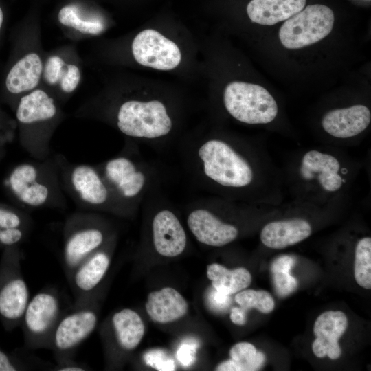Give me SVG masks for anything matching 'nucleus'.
Returning a JSON list of instances; mask_svg holds the SVG:
<instances>
[{
	"label": "nucleus",
	"instance_id": "nucleus-1",
	"mask_svg": "<svg viewBox=\"0 0 371 371\" xmlns=\"http://www.w3.org/2000/svg\"><path fill=\"white\" fill-rule=\"evenodd\" d=\"M58 111L54 98L41 89L23 95L16 104L20 142L36 159H44L49 154L47 127L58 116Z\"/></svg>",
	"mask_w": 371,
	"mask_h": 371
},
{
	"label": "nucleus",
	"instance_id": "nucleus-2",
	"mask_svg": "<svg viewBox=\"0 0 371 371\" xmlns=\"http://www.w3.org/2000/svg\"><path fill=\"white\" fill-rule=\"evenodd\" d=\"M54 171L37 163L14 166L3 181L9 196L25 208H41L52 205L58 196V183Z\"/></svg>",
	"mask_w": 371,
	"mask_h": 371
},
{
	"label": "nucleus",
	"instance_id": "nucleus-3",
	"mask_svg": "<svg viewBox=\"0 0 371 371\" xmlns=\"http://www.w3.org/2000/svg\"><path fill=\"white\" fill-rule=\"evenodd\" d=\"M19 246L3 249L0 259V321L7 332L21 325L30 299L22 273Z\"/></svg>",
	"mask_w": 371,
	"mask_h": 371
},
{
	"label": "nucleus",
	"instance_id": "nucleus-4",
	"mask_svg": "<svg viewBox=\"0 0 371 371\" xmlns=\"http://www.w3.org/2000/svg\"><path fill=\"white\" fill-rule=\"evenodd\" d=\"M205 175L214 182L228 188H243L251 183L254 171L249 163L229 144L210 139L198 150Z\"/></svg>",
	"mask_w": 371,
	"mask_h": 371
},
{
	"label": "nucleus",
	"instance_id": "nucleus-5",
	"mask_svg": "<svg viewBox=\"0 0 371 371\" xmlns=\"http://www.w3.org/2000/svg\"><path fill=\"white\" fill-rule=\"evenodd\" d=\"M65 310L58 291L46 287L30 299L21 325L25 348H49L52 334Z\"/></svg>",
	"mask_w": 371,
	"mask_h": 371
},
{
	"label": "nucleus",
	"instance_id": "nucleus-6",
	"mask_svg": "<svg viewBox=\"0 0 371 371\" xmlns=\"http://www.w3.org/2000/svg\"><path fill=\"white\" fill-rule=\"evenodd\" d=\"M95 297L64 311L49 344L56 361L74 358L78 347L95 329L98 312Z\"/></svg>",
	"mask_w": 371,
	"mask_h": 371
},
{
	"label": "nucleus",
	"instance_id": "nucleus-7",
	"mask_svg": "<svg viewBox=\"0 0 371 371\" xmlns=\"http://www.w3.org/2000/svg\"><path fill=\"white\" fill-rule=\"evenodd\" d=\"M223 101L227 112L246 124H267L278 114V105L264 87L245 82L234 81L225 89Z\"/></svg>",
	"mask_w": 371,
	"mask_h": 371
},
{
	"label": "nucleus",
	"instance_id": "nucleus-8",
	"mask_svg": "<svg viewBox=\"0 0 371 371\" xmlns=\"http://www.w3.org/2000/svg\"><path fill=\"white\" fill-rule=\"evenodd\" d=\"M105 233L91 214L78 213L66 221L63 229V265L67 278L86 258L104 245Z\"/></svg>",
	"mask_w": 371,
	"mask_h": 371
},
{
	"label": "nucleus",
	"instance_id": "nucleus-9",
	"mask_svg": "<svg viewBox=\"0 0 371 371\" xmlns=\"http://www.w3.org/2000/svg\"><path fill=\"white\" fill-rule=\"evenodd\" d=\"M172 121L164 104L158 100H128L117 113V126L126 135L155 139L168 134Z\"/></svg>",
	"mask_w": 371,
	"mask_h": 371
},
{
	"label": "nucleus",
	"instance_id": "nucleus-10",
	"mask_svg": "<svg viewBox=\"0 0 371 371\" xmlns=\"http://www.w3.org/2000/svg\"><path fill=\"white\" fill-rule=\"evenodd\" d=\"M334 21V13L330 8L321 4L308 5L281 26L280 42L292 49L312 45L330 34Z\"/></svg>",
	"mask_w": 371,
	"mask_h": 371
},
{
	"label": "nucleus",
	"instance_id": "nucleus-11",
	"mask_svg": "<svg viewBox=\"0 0 371 371\" xmlns=\"http://www.w3.org/2000/svg\"><path fill=\"white\" fill-rule=\"evenodd\" d=\"M63 177L80 205L101 209L108 204L113 191L99 169L85 164L71 165L63 172Z\"/></svg>",
	"mask_w": 371,
	"mask_h": 371
},
{
	"label": "nucleus",
	"instance_id": "nucleus-12",
	"mask_svg": "<svg viewBox=\"0 0 371 371\" xmlns=\"http://www.w3.org/2000/svg\"><path fill=\"white\" fill-rule=\"evenodd\" d=\"M131 48L133 57L139 64L156 69H172L181 60L178 46L152 29L144 30L137 34Z\"/></svg>",
	"mask_w": 371,
	"mask_h": 371
},
{
	"label": "nucleus",
	"instance_id": "nucleus-13",
	"mask_svg": "<svg viewBox=\"0 0 371 371\" xmlns=\"http://www.w3.org/2000/svg\"><path fill=\"white\" fill-rule=\"evenodd\" d=\"M103 247L82 260L67 278L74 295V304H81L94 297L97 287L106 275L111 256Z\"/></svg>",
	"mask_w": 371,
	"mask_h": 371
},
{
	"label": "nucleus",
	"instance_id": "nucleus-14",
	"mask_svg": "<svg viewBox=\"0 0 371 371\" xmlns=\"http://www.w3.org/2000/svg\"><path fill=\"white\" fill-rule=\"evenodd\" d=\"M301 178L328 192L338 191L344 183L341 164L333 155L316 150L306 152L300 166Z\"/></svg>",
	"mask_w": 371,
	"mask_h": 371
},
{
	"label": "nucleus",
	"instance_id": "nucleus-15",
	"mask_svg": "<svg viewBox=\"0 0 371 371\" xmlns=\"http://www.w3.org/2000/svg\"><path fill=\"white\" fill-rule=\"evenodd\" d=\"M347 326V317L343 312L329 311L322 313L313 326L316 338L312 350L315 355L319 358L328 356L331 359H338L341 355L338 341Z\"/></svg>",
	"mask_w": 371,
	"mask_h": 371
},
{
	"label": "nucleus",
	"instance_id": "nucleus-16",
	"mask_svg": "<svg viewBox=\"0 0 371 371\" xmlns=\"http://www.w3.org/2000/svg\"><path fill=\"white\" fill-rule=\"evenodd\" d=\"M100 170L112 191L126 199L137 196L146 183L145 175L126 157L109 160Z\"/></svg>",
	"mask_w": 371,
	"mask_h": 371
},
{
	"label": "nucleus",
	"instance_id": "nucleus-17",
	"mask_svg": "<svg viewBox=\"0 0 371 371\" xmlns=\"http://www.w3.org/2000/svg\"><path fill=\"white\" fill-rule=\"evenodd\" d=\"M187 223L196 238L210 246L227 245L234 240L238 234L235 226L223 223L205 209L193 210L189 214Z\"/></svg>",
	"mask_w": 371,
	"mask_h": 371
},
{
	"label": "nucleus",
	"instance_id": "nucleus-18",
	"mask_svg": "<svg viewBox=\"0 0 371 371\" xmlns=\"http://www.w3.org/2000/svg\"><path fill=\"white\" fill-rule=\"evenodd\" d=\"M370 121V109L364 105L357 104L328 111L323 117L322 125L330 135L346 139L362 133Z\"/></svg>",
	"mask_w": 371,
	"mask_h": 371
},
{
	"label": "nucleus",
	"instance_id": "nucleus-19",
	"mask_svg": "<svg viewBox=\"0 0 371 371\" xmlns=\"http://www.w3.org/2000/svg\"><path fill=\"white\" fill-rule=\"evenodd\" d=\"M153 243L156 251L166 257L181 254L186 245V234L175 214L170 210L157 212L153 221Z\"/></svg>",
	"mask_w": 371,
	"mask_h": 371
},
{
	"label": "nucleus",
	"instance_id": "nucleus-20",
	"mask_svg": "<svg viewBox=\"0 0 371 371\" xmlns=\"http://www.w3.org/2000/svg\"><path fill=\"white\" fill-rule=\"evenodd\" d=\"M40 56L27 53L16 60L5 78V89L12 95L25 94L35 89L43 76Z\"/></svg>",
	"mask_w": 371,
	"mask_h": 371
},
{
	"label": "nucleus",
	"instance_id": "nucleus-21",
	"mask_svg": "<svg viewBox=\"0 0 371 371\" xmlns=\"http://www.w3.org/2000/svg\"><path fill=\"white\" fill-rule=\"evenodd\" d=\"M311 232L310 223L304 219L276 221L264 226L260 232V240L267 247L280 249L305 240Z\"/></svg>",
	"mask_w": 371,
	"mask_h": 371
},
{
	"label": "nucleus",
	"instance_id": "nucleus-22",
	"mask_svg": "<svg viewBox=\"0 0 371 371\" xmlns=\"http://www.w3.org/2000/svg\"><path fill=\"white\" fill-rule=\"evenodd\" d=\"M108 324L115 347L124 352L134 350L144 334L145 327L141 317L131 308H123L113 313Z\"/></svg>",
	"mask_w": 371,
	"mask_h": 371
},
{
	"label": "nucleus",
	"instance_id": "nucleus-23",
	"mask_svg": "<svg viewBox=\"0 0 371 371\" xmlns=\"http://www.w3.org/2000/svg\"><path fill=\"white\" fill-rule=\"evenodd\" d=\"M188 304L175 289L165 287L148 295L146 310L152 319L159 323H169L184 316Z\"/></svg>",
	"mask_w": 371,
	"mask_h": 371
},
{
	"label": "nucleus",
	"instance_id": "nucleus-24",
	"mask_svg": "<svg viewBox=\"0 0 371 371\" xmlns=\"http://www.w3.org/2000/svg\"><path fill=\"white\" fill-rule=\"evenodd\" d=\"M306 0H251L247 6L251 21L272 25L286 20L301 11Z\"/></svg>",
	"mask_w": 371,
	"mask_h": 371
},
{
	"label": "nucleus",
	"instance_id": "nucleus-25",
	"mask_svg": "<svg viewBox=\"0 0 371 371\" xmlns=\"http://www.w3.org/2000/svg\"><path fill=\"white\" fill-rule=\"evenodd\" d=\"M32 225L30 216L16 207L0 203V249L20 245Z\"/></svg>",
	"mask_w": 371,
	"mask_h": 371
},
{
	"label": "nucleus",
	"instance_id": "nucleus-26",
	"mask_svg": "<svg viewBox=\"0 0 371 371\" xmlns=\"http://www.w3.org/2000/svg\"><path fill=\"white\" fill-rule=\"evenodd\" d=\"M207 276L215 290L228 295L245 289L251 282V275L247 269L230 270L217 263L207 267Z\"/></svg>",
	"mask_w": 371,
	"mask_h": 371
},
{
	"label": "nucleus",
	"instance_id": "nucleus-27",
	"mask_svg": "<svg viewBox=\"0 0 371 371\" xmlns=\"http://www.w3.org/2000/svg\"><path fill=\"white\" fill-rule=\"evenodd\" d=\"M42 76L47 84L58 85L63 92L70 93L80 82V71L77 65L67 63L60 56L53 55L43 64Z\"/></svg>",
	"mask_w": 371,
	"mask_h": 371
},
{
	"label": "nucleus",
	"instance_id": "nucleus-28",
	"mask_svg": "<svg viewBox=\"0 0 371 371\" xmlns=\"http://www.w3.org/2000/svg\"><path fill=\"white\" fill-rule=\"evenodd\" d=\"M58 19L62 25L84 34L98 35L104 30V25L101 19L84 14L79 7L74 4L63 7L58 12Z\"/></svg>",
	"mask_w": 371,
	"mask_h": 371
},
{
	"label": "nucleus",
	"instance_id": "nucleus-29",
	"mask_svg": "<svg viewBox=\"0 0 371 371\" xmlns=\"http://www.w3.org/2000/svg\"><path fill=\"white\" fill-rule=\"evenodd\" d=\"M295 264V259L291 256H280L271 264V272L275 290L280 297L288 296L297 289V280L290 273Z\"/></svg>",
	"mask_w": 371,
	"mask_h": 371
},
{
	"label": "nucleus",
	"instance_id": "nucleus-30",
	"mask_svg": "<svg viewBox=\"0 0 371 371\" xmlns=\"http://www.w3.org/2000/svg\"><path fill=\"white\" fill-rule=\"evenodd\" d=\"M231 359L238 367V371H255L259 370L265 361V355L256 350L248 342H240L232 347L229 351Z\"/></svg>",
	"mask_w": 371,
	"mask_h": 371
},
{
	"label": "nucleus",
	"instance_id": "nucleus-31",
	"mask_svg": "<svg viewBox=\"0 0 371 371\" xmlns=\"http://www.w3.org/2000/svg\"><path fill=\"white\" fill-rule=\"evenodd\" d=\"M355 278L361 287L371 289V238L364 237L355 248Z\"/></svg>",
	"mask_w": 371,
	"mask_h": 371
},
{
	"label": "nucleus",
	"instance_id": "nucleus-32",
	"mask_svg": "<svg viewBox=\"0 0 371 371\" xmlns=\"http://www.w3.org/2000/svg\"><path fill=\"white\" fill-rule=\"evenodd\" d=\"M235 301L245 311L256 308L265 314L271 313L275 306L273 297L264 290L240 291L235 295Z\"/></svg>",
	"mask_w": 371,
	"mask_h": 371
},
{
	"label": "nucleus",
	"instance_id": "nucleus-33",
	"mask_svg": "<svg viewBox=\"0 0 371 371\" xmlns=\"http://www.w3.org/2000/svg\"><path fill=\"white\" fill-rule=\"evenodd\" d=\"M31 370V366L17 352H10L0 347V371Z\"/></svg>",
	"mask_w": 371,
	"mask_h": 371
},
{
	"label": "nucleus",
	"instance_id": "nucleus-34",
	"mask_svg": "<svg viewBox=\"0 0 371 371\" xmlns=\"http://www.w3.org/2000/svg\"><path fill=\"white\" fill-rule=\"evenodd\" d=\"M145 363L160 371H172L175 370L174 360L166 352L160 350H153L144 355Z\"/></svg>",
	"mask_w": 371,
	"mask_h": 371
},
{
	"label": "nucleus",
	"instance_id": "nucleus-35",
	"mask_svg": "<svg viewBox=\"0 0 371 371\" xmlns=\"http://www.w3.org/2000/svg\"><path fill=\"white\" fill-rule=\"evenodd\" d=\"M52 370L54 371H87L89 370V368L86 363L76 361L74 358H69L57 361Z\"/></svg>",
	"mask_w": 371,
	"mask_h": 371
},
{
	"label": "nucleus",
	"instance_id": "nucleus-36",
	"mask_svg": "<svg viewBox=\"0 0 371 371\" xmlns=\"http://www.w3.org/2000/svg\"><path fill=\"white\" fill-rule=\"evenodd\" d=\"M196 350V345L183 344L177 350V359L184 366H190L195 361Z\"/></svg>",
	"mask_w": 371,
	"mask_h": 371
},
{
	"label": "nucleus",
	"instance_id": "nucleus-37",
	"mask_svg": "<svg viewBox=\"0 0 371 371\" xmlns=\"http://www.w3.org/2000/svg\"><path fill=\"white\" fill-rule=\"evenodd\" d=\"M209 302L213 308L222 311L227 308L230 304V297L228 295L214 289L210 293Z\"/></svg>",
	"mask_w": 371,
	"mask_h": 371
},
{
	"label": "nucleus",
	"instance_id": "nucleus-38",
	"mask_svg": "<svg viewBox=\"0 0 371 371\" xmlns=\"http://www.w3.org/2000/svg\"><path fill=\"white\" fill-rule=\"evenodd\" d=\"M246 311L242 307H234L231 310L230 319L237 325H244L247 322Z\"/></svg>",
	"mask_w": 371,
	"mask_h": 371
},
{
	"label": "nucleus",
	"instance_id": "nucleus-39",
	"mask_svg": "<svg viewBox=\"0 0 371 371\" xmlns=\"http://www.w3.org/2000/svg\"><path fill=\"white\" fill-rule=\"evenodd\" d=\"M1 116H0V122H1ZM12 138V134L10 131L3 126L2 124L0 123V146L5 147V144L10 142Z\"/></svg>",
	"mask_w": 371,
	"mask_h": 371
},
{
	"label": "nucleus",
	"instance_id": "nucleus-40",
	"mask_svg": "<svg viewBox=\"0 0 371 371\" xmlns=\"http://www.w3.org/2000/svg\"><path fill=\"white\" fill-rule=\"evenodd\" d=\"M218 371H238V367L230 359L221 363L216 368Z\"/></svg>",
	"mask_w": 371,
	"mask_h": 371
},
{
	"label": "nucleus",
	"instance_id": "nucleus-41",
	"mask_svg": "<svg viewBox=\"0 0 371 371\" xmlns=\"http://www.w3.org/2000/svg\"><path fill=\"white\" fill-rule=\"evenodd\" d=\"M3 19H4L3 12V10H2L1 8L0 7V31H1V27L3 26Z\"/></svg>",
	"mask_w": 371,
	"mask_h": 371
},
{
	"label": "nucleus",
	"instance_id": "nucleus-42",
	"mask_svg": "<svg viewBox=\"0 0 371 371\" xmlns=\"http://www.w3.org/2000/svg\"><path fill=\"white\" fill-rule=\"evenodd\" d=\"M5 153L4 147L0 146V159L3 157Z\"/></svg>",
	"mask_w": 371,
	"mask_h": 371
}]
</instances>
